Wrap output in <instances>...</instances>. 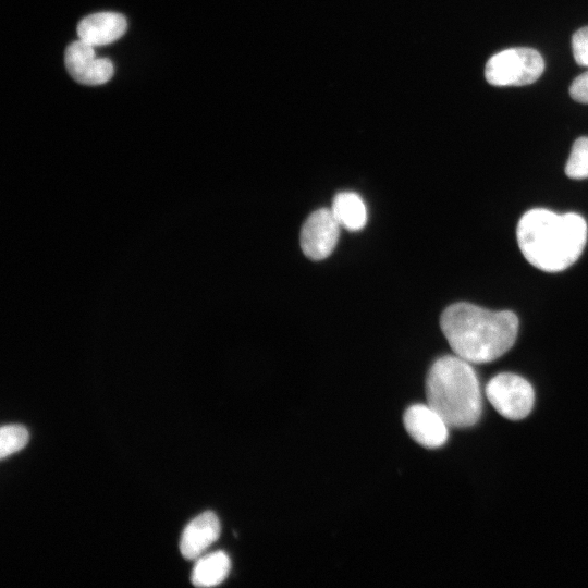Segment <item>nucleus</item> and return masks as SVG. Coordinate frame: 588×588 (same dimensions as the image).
<instances>
[{"instance_id":"f257e3e1","label":"nucleus","mask_w":588,"mask_h":588,"mask_svg":"<svg viewBox=\"0 0 588 588\" xmlns=\"http://www.w3.org/2000/svg\"><path fill=\"white\" fill-rule=\"evenodd\" d=\"M441 330L455 355L475 364L490 363L515 343L518 318L509 310L491 311L469 303L444 309Z\"/></svg>"},{"instance_id":"7ed1b4c3","label":"nucleus","mask_w":588,"mask_h":588,"mask_svg":"<svg viewBox=\"0 0 588 588\" xmlns=\"http://www.w3.org/2000/svg\"><path fill=\"white\" fill-rule=\"evenodd\" d=\"M426 396L427 404L449 427H470L480 418L482 401L477 375L470 363L457 355L442 356L431 365Z\"/></svg>"},{"instance_id":"0eeeda50","label":"nucleus","mask_w":588,"mask_h":588,"mask_svg":"<svg viewBox=\"0 0 588 588\" xmlns=\"http://www.w3.org/2000/svg\"><path fill=\"white\" fill-rule=\"evenodd\" d=\"M95 47L75 40L65 50L64 62L70 75L84 85H100L113 75V63L107 58H96Z\"/></svg>"},{"instance_id":"f03ea898","label":"nucleus","mask_w":588,"mask_h":588,"mask_svg":"<svg viewBox=\"0 0 588 588\" xmlns=\"http://www.w3.org/2000/svg\"><path fill=\"white\" fill-rule=\"evenodd\" d=\"M516 237L529 264L546 272H559L581 255L587 242V223L574 212L560 215L535 208L519 219Z\"/></svg>"},{"instance_id":"f8f14e48","label":"nucleus","mask_w":588,"mask_h":588,"mask_svg":"<svg viewBox=\"0 0 588 588\" xmlns=\"http://www.w3.org/2000/svg\"><path fill=\"white\" fill-rule=\"evenodd\" d=\"M230 568L231 561L225 552H212L196 562L191 579L196 587H213L228 577Z\"/></svg>"},{"instance_id":"2eb2a0df","label":"nucleus","mask_w":588,"mask_h":588,"mask_svg":"<svg viewBox=\"0 0 588 588\" xmlns=\"http://www.w3.org/2000/svg\"><path fill=\"white\" fill-rule=\"evenodd\" d=\"M572 49L576 63L588 66V26L581 27L574 33Z\"/></svg>"},{"instance_id":"dca6fc26","label":"nucleus","mask_w":588,"mask_h":588,"mask_svg":"<svg viewBox=\"0 0 588 588\" xmlns=\"http://www.w3.org/2000/svg\"><path fill=\"white\" fill-rule=\"evenodd\" d=\"M571 97L580 103H588V72L578 75L569 86Z\"/></svg>"},{"instance_id":"ddd939ff","label":"nucleus","mask_w":588,"mask_h":588,"mask_svg":"<svg viewBox=\"0 0 588 588\" xmlns=\"http://www.w3.org/2000/svg\"><path fill=\"white\" fill-rule=\"evenodd\" d=\"M565 174L577 180L588 177V137H579L574 142L565 166Z\"/></svg>"},{"instance_id":"20e7f679","label":"nucleus","mask_w":588,"mask_h":588,"mask_svg":"<svg viewBox=\"0 0 588 588\" xmlns=\"http://www.w3.org/2000/svg\"><path fill=\"white\" fill-rule=\"evenodd\" d=\"M544 70L540 53L531 48H510L486 63L485 77L493 86H524L536 82Z\"/></svg>"},{"instance_id":"423d86ee","label":"nucleus","mask_w":588,"mask_h":588,"mask_svg":"<svg viewBox=\"0 0 588 588\" xmlns=\"http://www.w3.org/2000/svg\"><path fill=\"white\" fill-rule=\"evenodd\" d=\"M340 226L331 209L320 208L310 213L301 230L303 253L311 260L327 258L336 246Z\"/></svg>"},{"instance_id":"4468645a","label":"nucleus","mask_w":588,"mask_h":588,"mask_svg":"<svg viewBox=\"0 0 588 588\" xmlns=\"http://www.w3.org/2000/svg\"><path fill=\"white\" fill-rule=\"evenodd\" d=\"M29 434L22 425H5L0 430V458L21 451L28 443Z\"/></svg>"},{"instance_id":"1a4fd4ad","label":"nucleus","mask_w":588,"mask_h":588,"mask_svg":"<svg viewBox=\"0 0 588 588\" xmlns=\"http://www.w3.org/2000/svg\"><path fill=\"white\" fill-rule=\"evenodd\" d=\"M220 535V522L210 511L192 519L184 528L180 539L181 554L187 560L199 558Z\"/></svg>"},{"instance_id":"9d476101","label":"nucleus","mask_w":588,"mask_h":588,"mask_svg":"<svg viewBox=\"0 0 588 588\" xmlns=\"http://www.w3.org/2000/svg\"><path fill=\"white\" fill-rule=\"evenodd\" d=\"M126 19L117 12H98L84 17L77 25L83 41L96 47L119 39L126 30Z\"/></svg>"},{"instance_id":"9b49d317","label":"nucleus","mask_w":588,"mask_h":588,"mask_svg":"<svg viewBox=\"0 0 588 588\" xmlns=\"http://www.w3.org/2000/svg\"><path fill=\"white\" fill-rule=\"evenodd\" d=\"M331 211L339 224L350 231L362 230L367 222V207L354 192H341L332 201Z\"/></svg>"},{"instance_id":"6e6552de","label":"nucleus","mask_w":588,"mask_h":588,"mask_svg":"<svg viewBox=\"0 0 588 588\" xmlns=\"http://www.w3.org/2000/svg\"><path fill=\"white\" fill-rule=\"evenodd\" d=\"M407 433L420 445L428 449L442 446L449 437V425L428 404H414L403 416Z\"/></svg>"},{"instance_id":"39448f33","label":"nucleus","mask_w":588,"mask_h":588,"mask_svg":"<svg viewBox=\"0 0 588 588\" xmlns=\"http://www.w3.org/2000/svg\"><path fill=\"white\" fill-rule=\"evenodd\" d=\"M486 395L494 409L511 420L527 417L535 402L531 384L511 372L494 376L486 387Z\"/></svg>"}]
</instances>
